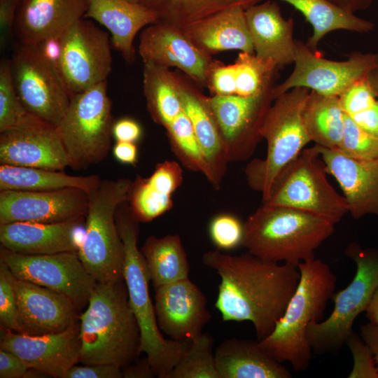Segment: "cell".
Returning <instances> with one entry per match:
<instances>
[{
  "label": "cell",
  "mask_w": 378,
  "mask_h": 378,
  "mask_svg": "<svg viewBox=\"0 0 378 378\" xmlns=\"http://www.w3.org/2000/svg\"><path fill=\"white\" fill-rule=\"evenodd\" d=\"M202 259L220 278L215 307L223 321H250L258 340L267 337L297 288L298 267L267 261L248 252L231 255L210 251Z\"/></svg>",
  "instance_id": "6da1fadb"
},
{
  "label": "cell",
  "mask_w": 378,
  "mask_h": 378,
  "mask_svg": "<svg viewBox=\"0 0 378 378\" xmlns=\"http://www.w3.org/2000/svg\"><path fill=\"white\" fill-rule=\"evenodd\" d=\"M79 320L80 363L122 369L141 354L140 328L125 280L97 282Z\"/></svg>",
  "instance_id": "7a4b0ae2"
},
{
  "label": "cell",
  "mask_w": 378,
  "mask_h": 378,
  "mask_svg": "<svg viewBox=\"0 0 378 378\" xmlns=\"http://www.w3.org/2000/svg\"><path fill=\"white\" fill-rule=\"evenodd\" d=\"M334 230L335 225L321 216L262 204L244 223L241 246L265 260L298 266L315 258V251Z\"/></svg>",
  "instance_id": "3957f363"
},
{
  "label": "cell",
  "mask_w": 378,
  "mask_h": 378,
  "mask_svg": "<svg viewBox=\"0 0 378 378\" xmlns=\"http://www.w3.org/2000/svg\"><path fill=\"white\" fill-rule=\"evenodd\" d=\"M298 267L300 276L297 288L272 332L260 343L277 360L288 362L300 372L309 368L312 359L307 327L321 320L335 293L337 278L320 259L304 261Z\"/></svg>",
  "instance_id": "277c9868"
},
{
  "label": "cell",
  "mask_w": 378,
  "mask_h": 378,
  "mask_svg": "<svg viewBox=\"0 0 378 378\" xmlns=\"http://www.w3.org/2000/svg\"><path fill=\"white\" fill-rule=\"evenodd\" d=\"M115 221L125 249L124 280L141 331L140 351L146 354L155 376L168 378L190 342L166 339L160 332L150 296L146 264L137 245L139 220L128 202L118 206Z\"/></svg>",
  "instance_id": "5b68a950"
},
{
  "label": "cell",
  "mask_w": 378,
  "mask_h": 378,
  "mask_svg": "<svg viewBox=\"0 0 378 378\" xmlns=\"http://www.w3.org/2000/svg\"><path fill=\"white\" fill-rule=\"evenodd\" d=\"M310 90L294 88L278 96L269 108L260 134L267 142L264 158L251 161L244 169L248 186L269 197L281 172L311 142L303 122V109Z\"/></svg>",
  "instance_id": "8992f818"
},
{
  "label": "cell",
  "mask_w": 378,
  "mask_h": 378,
  "mask_svg": "<svg viewBox=\"0 0 378 378\" xmlns=\"http://www.w3.org/2000/svg\"><path fill=\"white\" fill-rule=\"evenodd\" d=\"M132 182L125 178L102 180L88 192L85 234L78 254L97 282L124 280L125 249L115 212L120 204L128 201Z\"/></svg>",
  "instance_id": "52a82bcc"
},
{
  "label": "cell",
  "mask_w": 378,
  "mask_h": 378,
  "mask_svg": "<svg viewBox=\"0 0 378 378\" xmlns=\"http://www.w3.org/2000/svg\"><path fill=\"white\" fill-rule=\"evenodd\" d=\"M111 108L107 80L71 96L57 127L73 169H87L107 157L115 122Z\"/></svg>",
  "instance_id": "ba28073f"
},
{
  "label": "cell",
  "mask_w": 378,
  "mask_h": 378,
  "mask_svg": "<svg viewBox=\"0 0 378 378\" xmlns=\"http://www.w3.org/2000/svg\"><path fill=\"white\" fill-rule=\"evenodd\" d=\"M346 255L356 265V274L344 289L334 293V307L323 321H313L307 329V338L312 352L336 354L352 333L357 316L366 312L378 288V251L349 244Z\"/></svg>",
  "instance_id": "9c48e42d"
},
{
  "label": "cell",
  "mask_w": 378,
  "mask_h": 378,
  "mask_svg": "<svg viewBox=\"0 0 378 378\" xmlns=\"http://www.w3.org/2000/svg\"><path fill=\"white\" fill-rule=\"evenodd\" d=\"M326 174L317 146L304 148L279 176L262 204L304 211L335 225L348 213V206Z\"/></svg>",
  "instance_id": "30bf717a"
},
{
  "label": "cell",
  "mask_w": 378,
  "mask_h": 378,
  "mask_svg": "<svg viewBox=\"0 0 378 378\" xmlns=\"http://www.w3.org/2000/svg\"><path fill=\"white\" fill-rule=\"evenodd\" d=\"M10 62L15 90L27 111L57 126L71 97L57 66L36 45L18 43Z\"/></svg>",
  "instance_id": "8fae6325"
},
{
  "label": "cell",
  "mask_w": 378,
  "mask_h": 378,
  "mask_svg": "<svg viewBox=\"0 0 378 378\" xmlns=\"http://www.w3.org/2000/svg\"><path fill=\"white\" fill-rule=\"evenodd\" d=\"M61 38L62 50L57 69L71 97L107 80L112 69L107 31L92 20L82 18Z\"/></svg>",
  "instance_id": "7c38bea8"
},
{
  "label": "cell",
  "mask_w": 378,
  "mask_h": 378,
  "mask_svg": "<svg viewBox=\"0 0 378 378\" xmlns=\"http://www.w3.org/2000/svg\"><path fill=\"white\" fill-rule=\"evenodd\" d=\"M0 260L15 278L60 293L80 310L88 305L97 284L84 267L78 251L25 255L1 247Z\"/></svg>",
  "instance_id": "4fadbf2b"
},
{
  "label": "cell",
  "mask_w": 378,
  "mask_h": 378,
  "mask_svg": "<svg viewBox=\"0 0 378 378\" xmlns=\"http://www.w3.org/2000/svg\"><path fill=\"white\" fill-rule=\"evenodd\" d=\"M293 64L294 68L288 78L275 85L276 98L298 87L324 95L340 97L378 65V53L356 52L351 53L346 60L334 61L323 57L307 44L296 41Z\"/></svg>",
  "instance_id": "5bb4252c"
},
{
  "label": "cell",
  "mask_w": 378,
  "mask_h": 378,
  "mask_svg": "<svg viewBox=\"0 0 378 378\" xmlns=\"http://www.w3.org/2000/svg\"><path fill=\"white\" fill-rule=\"evenodd\" d=\"M274 87L255 96L215 94L206 97L220 130L229 162L248 160L262 139L260 130L267 113L276 99Z\"/></svg>",
  "instance_id": "9a60e30c"
},
{
  "label": "cell",
  "mask_w": 378,
  "mask_h": 378,
  "mask_svg": "<svg viewBox=\"0 0 378 378\" xmlns=\"http://www.w3.org/2000/svg\"><path fill=\"white\" fill-rule=\"evenodd\" d=\"M0 164L57 171L69 167L57 126L29 113L0 132Z\"/></svg>",
  "instance_id": "2e32d148"
},
{
  "label": "cell",
  "mask_w": 378,
  "mask_h": 378,
  "mask_svg": "<svg viewBox=\"0 0 378 378\" xmlns=\"http://www.w3.org/2000/svg\"><path fill=\"white\" fill-rule=\"evenodd\" d=\"M88 206V193L78 188L0 190V224L66 222L85 217Z\"/></svg>",
  "instance_id": "e0dca14e"
},
{
  "label": "cell",
  "mask_w": 378,
  "mask_h": 378,
  "mask_svg": "<svg viewBox=\"0 0 378 378\" xmlns=\"http://www.w3.org/2000/svg\"><path fill=\"white\" fill-rule=\"evenodd\" d=\"M0 347L17 355L29 368L48 377L64 378L73 365L80 363V323L62 332L36 336L4 329Z\"/></svg>",
  "instance_id": "ac0fdd59"
},
{
  "label": "cell",
  "mask_w": 378,
  "mask_h": 378,
  "mask_svg": "<svg viewBox=\"0 0 378 378\" xmlns=\"http://www.w3.org/2000/svg\"><path fill=\"white\" fill-rule=\"evenodd\" d=\"M138 51L144 63L177 68L192 81L207 86L211 57L182 30L160 21L150 24L140 34Z\"/></svg>",
  "instance_id": "d6986e66"
},
{
  "label": "cell",
  "mask_w": 378,
  "mask_h": 378,
  "mask_svg": "<svg viewBox=\"0 0 378 378\" xmlns=\"http://www.w3.org/2000/svg\"><path fill=\"white\" fill-rule=\"evenodd\" d=\"M154 308L160 330L177 341L191 342L211 319L206 299L189 278L154 288Z\"/></svg>",
  "instance_id": "ffe728a7"
},
{
  "label": "cell",
  "mask_w": 378,
  "mask_h": 378,
  "mask_svg": "<svg viewBox=\"0 0 378 378\" xmlns=\"http://www.w3.org/2000/svg\"><path fill=\"white\" fill-rule=\"evenodd\" d=\"M13 286L20 333L36 336L59 332L78 321L80 309L66 295L15 276Z\"/></svg>",
  "instance_id": "44dd1931"
},
{
  "label": "cell",
  "mask_w": 378,
  "mask_h": 378,
  "mask_svg": "<svg viewBox=\"0 0 378 378\" xmlns=\"http://www.w3.org/2000/svg\"><path fill=\"white\" fill-rule=\"evenodd\" d=\"M316 146L327 174L334 177L342 190L348 213L355 219L368 214L378 218V158L358 160L338 149Z\"/></svg>",
  "instance_id": "7402d4cb"
},
{
  "label": "cell",
  "mask_w": 378,
  "mask_h": 378,
  "mask_svg": "<svg viewBox=\"0 0 378 378\" xmlns=\"http://www.w3.org/2000/svg\"><path fill=\"white\" fill-rule=\"evenodd\" d=\"M88 0H21L14 25L18 43L37 45L61 36L83 18Z\"/></svg>",
  "instance_id": "603a6c76"
},
{
  "label": "cell",
  "mask_w": 378,
  "mask_h": 378,
  "mask_svg": "<svg viewBox=\"0 0 378 378\" xmlns=\"http://www.w3.org/2000/svg\"><path fill=\"white\" fill-rule=\"evenodd\" d=\"M80 218L57 223L13 222L0 224L1 247L25 255L78 251Z\"/></svg>",
  "instance_id": "cb8c5ba5"
},
{
  "label": "cell",
  "mask_w": 378,
  "mask_h": 378,
  "mask_svg": "<svg viewBox=\"0 0 378 378\" xmlns=\"http://www.w3.org/2000/svg\"><path fill=\"white\" fill-rule=\"evenodd\" d=\"M245 17L255 55L273 61L279 68L293 64V20L283 17L276 3L269 0L251 5L245 8Z\"/></svg>",
  "instance_id": "d4e9b609"
},
{
  "label": "cell",
  "mask_w": 378,
  "mask_h": 378,
  "mask_svg": "<svg viewBox=\"0 0 378 378\" xmlns=\"http://www.w3.org/2000/svg\"><path fill=\"white\" fill-rule=\"evenodd\" d=\"M83 18L93 19L111 33L113 47L132 64L136 59L134 41L144 27L158 22L155 11L127 0H88Z\"/></svg>",
  "instance_id": "484cf974"
},
{
  "label": "cell",
  "mask_w": 378,
  "mask_h": 378,
  "mask_svg": "<svg viewBox=\"0 0 378 378\" xmlns=\"http://www.w3.org/2000/svg\"><path fill=\"white\" fill-rule=\"evenodd\" d=\"M183 109L192 125L195 136L214 177L213 187L219 189L229 163L224 142L206 96L176 74Z\"/></svg>",
  "instance_id": "4316f807"
},
{
  "label": "cell",
  "mask_w": 378,
  "mask_h": 378,
  "mask_svg": "<svg viewBox=\"0 0 378 378\" xmlns=\"http://www.w3.org/2000/svg\"><path fill=\"white\" fill-rule=\"evenodd\" d=\"M183 31L209 55L230 50L254 53L245 8L241 6L227 8L205 18Z\"/></svg>",
  "instance_id": "83f0119b"
},
{
  "label": "cell",
  "mask_w": 378,
  "mask_h": 378,
  "mask_svg": "<svg viewBox=\"0 0 378 378\" xmlns=\"http://www.w3.org/2000/svg\"><path fill=\"white\" fill-rule=\"evenodd\" d=\"M220 378H290L291 373L270 354L260 341L231 338L214 352Z\"/></svg>",
  "instance_id": "f1b7e54d"
},
{
  "label": "cell",
  "mask_w": 378,
  "mask_h": 378,
  "mask_svg": "<svg viewBox=\"0 0 378 378\" xmlns=\"http://www.w3.org/2000/svg\"><path fill=\"white\" fill-rule=\"evenodd\" d=\"M101 181L96 174L74 176L57 170L0 164V190L50 191L74 188L88 193Z\"/></svg>",
  "instance_id": "f546056e"
},
{
  "label": "cell",
  "mask_w": 378,
  "mask_h": 378,
  "mask_svg": "<svg viewBox=\"0 0 378 378\" xmlns=\"http://www.w3.org/2000/svg\"><path fill=\"white\" fill-rule=\"evenodd\" d=\"M140 250L153 288L189 278V262L178 234L150 236Z\"/></svg>",
  "instance_id": "4dcf8cb0"
},
{
  "label": "cell",
  "mask_w": 378,
  "mask_h": 378,
  "mask_svg": "<svg viewBox=\"0 0 378 378\" xmlns=\"http://www.w3.org/2000/svg\"><path fill=\"white\" fill-rule=\"evenodd\" d=\"M302 13L313 29L307 46L317 50L320 41L328 34L337 30L368 33L374 24L367 20L342 10L329 0H281Z\"/></svg>",
  "instance_id": "1f68e13d"
},
{
  "label": "cell",
  "mask_w": 378,
  "mask_h": 378,
  "mask_svg": "<svg viewBox=\"0 0 378 378\" xmlns=\"http://www.w3.org/2000/svg\"><path fill=\"white\" fill-rule=\"evenodd\" d=\"M302 117L311 141L326 148L338 149L345 118L339 97L311 90L304 104Z\"/></svg>",
  "instance_id": "d6a6232c"
},
{
  "label": "cell",
  "mask_w": 378,
  "mask_h": 378,
  "mask_svg": "<svg viewBox=\"0 0 378 378\" xmlns=\"http://www.w3.org/2000/svg\"><path fill=\"white\" fill-rule=\"evenodd\" d=\"M143 89L148 111L164 128L183 111L176 74L152 63H144Z\"/></svg>",
  "instance_id": "836d02e7"
},
{
  "label": "cell",
  "mask_w": 378,
  "mask_h": 378,
  "mask_svg": "<svg viewBox=\"0 0 378 378\" xmlns=\"http://www.w3.org/2000/svg\"><path fill=\"white\" fill-rule=\"evenodd\" d=\"M261 0H141V4L152 9L158 21L181 30L223 10L236 6L244 8Z\"/></svg>",
  "instance_id": "e575fe53"
},
{
  "label": "cell",
  "mask_w": 378,
  "mask_h": 378,
  "mask_svg": "<svg viewBox=\"0 0 378 378\" xmlns=\"http://www.w3.org/2000/svg\"><path fill=\"white\" fill-rule=\"evenodd\" d=\"M165 130L172 150L183 166L190 171L202 174L213 186V174L184 111Z\"/></svg>",
  "instance_id": "d590c367"
},
{
  "label": "cell",
  "mask_w": 378,
  "mask_h": 378,
  "mask_svg": "<svg viewBox=\"0 0 378 378\" xmlns=\"http://www.w3.org/2000/svg\"><path fill=\"white\" fill-rule=\"evenodd\" d=\"M234 64L235 94L258 95L275 86L279 68L273 61L258 57L255 53L240 52Z\"/></svg>",
  "instance_id": "8d00e7d4"
},
{
  "label": "cell",
  "mask_w": 378,
  "mask_h": 378,
  "mask_svg": "<svg viewBox=\"0 0 378 378\" xmlns=\"http://www.w3.org/2000/svg\"><path fill=\"white\" fill-rule=\"evenodd\" d=\"M213 345L214 339L208 333L194 338L168 378H220L216 367Z\"/></svg>",
  "instance_id": "74e56055"
},
{
  "label": "cell",
  "mask_w": 378,
  "mask_h": 378,
  "mask_svg": "<svg viewBox=\"0 0 378 378\" xmlns=\"http://www.w3.org/2000/svg\"><path fill=\"white\" fill-rule=\"evenodd\" d=\"M172 195L161 192L147 178L137 176L132 182L128 203L139 222H150L173 206Z\"/></svg>",
  "instance_id": "f35d334b"
},
{
  "label": "cell",
  "mask_w": 378,
  "mask_h": 378,
  "mask_svg": "<svg viewBox=\"0 0 378 378\" xmlns=\"http://www.w3.org/2000/svg\"><path fill=\"white\" fill-rule=\"evenodd\" d=\"M28 113L15 90L10 59H4L0 63V132L17 126Z\"/></svg>",
  "instance_id": "ab89813d"
},
{
  "label": "cell",
  "mask_w": 378,
  "mask_h": 378,
  "mask_svg": "<svg viewBox=\"0 0 378 378\" xmlns=\"http://www.w3.org/2000/svg\"><path fill=\"white\" fill-rule=\"evenodd\" d=\"M338 150L351 158L372 160L378 158V138L345 114L343 136Z\"/></svg>",
  "instance_id": "60d3db41"
},
{
  "label": "cell",
  "mask_w": 378,
  "mask_h": 378,
  "mask_svg": "<svg viewBox=\"0 0 378 378\" xmlns=\"http://www.w3.org/2000/svg\"><path fill=\"white\" fill-rule=\"evenodd\" d=\"M209 232L218 249L232 250L242 244L244 223L234 215L221 214L211 219Z\"/></svg>",
  "instance_id": "b9f144b4"
},
{
  "label": "cell",
  "mask_w": 378,
  "mask_h": 378,
  "mask_svg": "<svg viewBox=\"0 0 378 378\" xmlns=\"http://www.w3.org/2000/svg\"><path fill=\"white\" fill-rule=\"evenodd\" d=\"M13 275L0 260V322L4 329L19 332L18 304L13 286Z\"/></svg>",
  "instance_id": "7bdbcfd3"
},
{
  "label": "cell",
  "mask_w": 378,
  "mask_h": 378,
  "mask_svg": "<svg viewBox=\"0 0 378 378\" xmlns=\"http://www.w3.org/2000/svg\"><path fill=\"white\" fill-rule=\"evenodd\" d=\"M346 344L354 360L353 367L348 377L378 378V370L373 354L361 336L353 331Z\"/></svg>",
  "instance_id": "ee69618b"
},
{
  "label": "cell",
  "mask_w": 378,
  "mask_h": 378,
  "mask_svg": "<svg viewBox=\"0 0 378 378\" xmlns=\"http://www.w3.org/2000/svg\"><path fill=\"white\" fill-rule=\"evenodd\" d=\"M339 99L344 113L350 117L368 109L377 101L367 76L349 86Z\"/></svg>",
  "instance_id": "f6af8a7d"
},
{
  "label": "cell",
  "mask_w": 378,
  "mask_h": 378,
  "mask_svg": "<svg viewBox=\"0 0 378 378\" xmlns=\"http://www.w3.org/2000/svg\"><path fill=\"white\" fill-rule=\"evenodd\" d=\"M148 182L161 192L172 195L183 179L181 165L176 161L164 160L156 164Z\"/></svg>",
  "instance_id": "bcb514c9"
},
{
  "label": "cell",
  "mask_w": 378,
  "mask_h": 378,
  "mask_svg": "<svg viewBox=\"0 0 378 378\" xmlns=\"http://www.w3.org/2000/svg\"><path fill=\"white\" fill-rule=\"evenodd\" d=\"M206 87L214 93V95L235 94L234 64L225 65L213 60L209 71Z\"/></svg>",
  "instance_id": "7dc6e473"
},
{
  "label": "cell",
  "mask_w": 378,
  "mask_h": 378,
  "mask_svg": "<svg viewBox=\"0 0 378 378\" xmlns=\"http://www.w3.org/2000/svg\"><path fill=\"white\" fill-rule=\"evenodd\" d=\"M122 369L110 364H88L73 365L64 378H122Z\"/></svg>",
  "instance_id": "c3c4849f"
},
{
  "label": "cell",
  "mask_w": 378,
  "mask_h": 378,
  "mask_svg": "<svg viewBox=\"0 0 378 378\" xmlns=\"http://www.w3.org/2000/svg\"><path fill=\"white\" fill-rule=\"evenodd\" d=\"M21 0H0V43L5 48L14 35V25Z\"/></svg>",
  "instance_id": "681fc988"
},
{
  "label": "cell",
  "mask_w": 378,
  "mask_h": 378,
  "mask_svg": "<svg viewBox=\"0 0 378 378\" xmlns=\"http://www.w3.org/2000/svg\"><path fill=\"white\" fill-rule=\"evenodd\" d=\"M29 368L17 355L0 349V377H25Z\"/></svg>",
  "instance_id": "f907efd6"
},
{
  "label": "cell",
  "mask_w": 378,
  "mask_h": 378,
  "mask_svg": "<svg viewBox=\"0 0 378 378\" xmlns=\"http://www.w3.org/2000/svg\"><path fill=\"white\" fill-rule=\"evenodd\" d=\"M141 134L140 125L132 118H123L113 123V136L116 141L135 143L139 140Z\"/></svg>",
  "instance_id": "816d5d0a"
},
{
  "label": "cell",
  "mask_w": 378,
  "mask_h": 378,
  "mask_svg": "<svg viewBox=\"0 0 378 378\" xmlns=\"http://www.w3.org/2000/svg\"><path fill=\"white\" fill-rule=\"evenodd\" d=\"M350 118L364 130L378 138V99L370 108Z\"/></svg>",
  "instance_id": "f5cc1de1"
},
{
  "label": "cell",
  "mask_w": 378,
  "mask_h": 378,
  "mask_svg": "<svg viewBox=\"0 0 378 378\" xmlns=\"http://www.w3.org/2000/svg\"><path fill=\"white\" fill-rule=\"evenodd\" d=\"M61 36L48 38L36 45L43 56L57 68L62 50Z\"/></svg>",
  "instance_id": "db71d44e"
},
{
  "label": "cell",
  "mask_w": 378,
  "mask_h": 378,
  "mask_svg": "<svg viewBox=\"0 0 378 378\" xmlns=\"http://www.w3.org/2000/svg\"><path fill=\"white\" fill-rule=\"evenodd\" d=\"M115 158L124 164H134L138 160V150L134 143L116 141L113 148Z\"/></svg>",
  "instance_id": "11a10c76"
},
{
  "label": "cell",
  "mask_w": 378,
  "mask_h": 378,
  "mask_svg": "<svg viewBox=\"0 0 378 378\" xmlns=\"http://www.w3.org/2000/svg\"><path fill=\"white\" fill-rule=\"evenodd\" d=\"M360 336L370 349L378 370V323L368 321L362 324L360 328Z\"/></svg>",
  "instance_id": "9f6ffc18"
},
{
  "label": "cell",
  "mask_w": 378,
  "mask_h": 378,
  "mask_svg": "<svg viewBox=\"0 0 378 378\" xmlns=\"http://www.w3.org/2000/svg\"><path fill=\"white\" fill-rule=\"evenodd\" d=\"M123 377L127 378H150L155 376V374L150 366L147 357L136 364L133 363L122 368Z\"/></svg>",
  "instance_id": "6f0895ef"
},
{
  "label": "cell",
  "mask_w": 378,
  "mask_h": 378,
  "mask_svg": "<svg viewBox=\"0 0 378 378\" xmlns=\"http://www.w3.org/2000/svg\"><path fill=\"white\" fill-rule=\"evenodd\" d=\"M342 10L351 13L362 10L370 6L373 0H329Z\"/></svg>",
  "instance_id": "680465c9"
},
{
  "label": "cell",
  "mask_w": 378,
  "mask_h": 378,
  "mask_svg": "<svg viewBox=\"0 0 378 378\" xmlns=\"http://www.w3.org/2000/svg\"><path fill=\"white\" fill-rule=\"evenodd\" d=\"M365 314L368 321L378 323V288L377 289Z\"/></svg>",
  "instance_id": "91938a15"
},
{
  "label": "cell",
  "mask_w": 378,
  "mask_h": 378,
  "mask_svg": "<svg viewBox=\"0 0 378 378\" xmlns=\"http://www.w3.org/2000/svg\"><path fill=\"white\" fill-rule=\"evenodd\" d=\"M367 79L378 99V65L368 74Z\"/></svg>",
  "instance_id": "94428289"
},
{
  "label": "cell",
  "mask_w": 378,
  "mask_h": 378,
  "mask_svg": "<svg viewBox=\"0 0 378 378\" xmlns=\"http://www.w3.org/2000/svg\"><path fill=\"white\" fill-rule=\"evenodd\" d=\"M127 1H128L130 2H132V3H136V4H139V3L140 4L141 1V0H127Z\"/></svg>",
  "instance_id": "6125c7cd"
}]
</instances>
